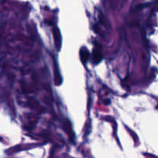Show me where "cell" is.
<instances>
[{"label":"cell","instance_id":"cell-1","mask_svg":"<svg viewBox=\"0 0 158 158\" xmlns=\"http://www.w3.org/2000/svg\"><path fill=\"white\" fill-rule=\"evenodd\" d=\"M102 59V49L101 46H95L94 50H93V60L94 62L98 63L100 62V60Z\"/></svg>","mask_w":158,"mask_h":158},{"label":"cell","instance_id":"cell-2","mask_svg":"<svg viewBox=\"0 0 158 158\" xmlns=\"http://www.w3.org/2000/svg\"><path fill=\"white\" fill-rule=\"evenodd\" d=\"M84 51H85V52H81V56H83V57L82 56L81 57V59H82V60H83V62H86V61H87V60H88L89 56H90V55H89V52L88 51L86 50V49H84Z\"/></svg>","mask_w":158,"mask_h":158}]
</instances>
